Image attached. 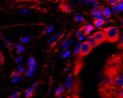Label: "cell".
Masks as SVG:
<instances>
[{
	"mask_svg": "<svg viewBox=\"0 0 123 98\" xmlns=\"http://www.w3.org/2000/svg\"><path fill=\"white\" fill-rule=\"evenodd\" d=\"M104 31L106 40L111 43H116L119 38L120 33L117 27H108L102 29Z\"/></svg>",
	"mask_w": 123,
	"mask_h": 98,
	"instance_id": "cell-1",
	"label": "cell"
},
{
	"mask_svg": "<svg viewBox=\"0 0 123 98\" xmlns=\"http://www.w3.org/2000/svg\"><path fill=\"white\" fill-rule=\"evenodd\" d=\"M92 47L90 43L86 41L81 44L79 56L83 57L88 55L92 50Z\"/></svg>",
	"mask_w": 123,
	"mask_h": 98,
	"instance_id": "cell-2",
	"label": "cell"
},
{
	"mask_svg": "<svg viewBox=\"0 0 123 98\" xmlns=\"http://www.w3.org/2000/svg\"><path fill=\"white\" fill-rule=\"evenodd\" d=\"M92 36L96 39L97 43L99 44L102 43L106 40L104 33L102 31L96 32L92 35Z\"/></svg>",
	"mask_w": 123,
	"mask_h": 98,
	"instance_id": "cell-3",
	"label": "cell"
},
{
	"mask_svg": "<svg viewBox=\"0 0 123 98\" xmlns=\"http://www.w3.org/2000/svg\"><path fill=\"white\" fill-rule=\"evenodd\" d=\"M83 67V59L81 57L79 56L76 60V63L74 68V74L77 75Z\"/></svg>",
	"mask_w": 123,
	"mask_h": 98,
	"instance_id": "cell-4",
	"label": "cell"
},
{
	"mask_svg": "<svg viewBox=\"0 0 123 98\" xmlns=\"http://www.w3.org/2000/svg\"><path fill=\"white\" fill-rule=\"evenodd\" d=\"M72 42V39L68 37L65 38L64 40L62 41V42L60 44V48L63 50H66L68 49V48L70 46V45Z\"/></svg>",
	"mask_w": 123,
	"mask_h": 98,
	"instance_id": "cell-5",
	"label": "cell"
},
{
	"mask_svg": "<svg viewBox=\"0 0 123 98\" xmlns=\"http://www.w3.org/2000/svg\"><path fill=\"white\" fill-rule=\"evenodd\" d=\"M28 65L29 68L33 69L36 71L37 68V64L35 60L33 57H30V58L28 59Z\"/></svg>",
	"mask_w": 123,
	"mask_h": 98,
	"instance_id": "cell-6",
	"label": "cell"
},
{
	"mask_svg": "<svg viewBox=\"0 0 123 98\" xmlns=\"http://www.w3.org/2000/svg\"><path fill=\"white\" fill-rule=\"evenodd\" d=\"M63 35V32L62 31L58 33L55 35L54 36H53L51 39H49L48 42L49 43H54L56 42H57V40H58L59 39H60L61 37H62Z\"/></svg>",
	"mask_w": 123,
	"mask_h": 98,
	"instance_id": "cell-7",
	"label": "cell"
},
{
	"mask_svg": "<svg viewBox=\"0 0 123 98\" xmlns=\"http://www.w3.org/2000/svg\"><path fill=\"white\" fill-rule=\"evenodd\" d=\"M66 87L68 92H71L73 88V77L72 75H69L66 83Z\"/></svg>",
	"mask_w": 123,
	"mask_h": 98,
	"instance_id": "cell-8",
	"label": "cell"
},
{
	"mask_svg": "<svg viewBox=\"0 0 123 98\" xmlns=\"http://www.w3.org/2000/svg\"><path fill=\"white\" fill-rule=\"evenodd\" d=\"M102 14L106 18H109L111 16V12L108 8L103 7L102 8Z\"/></svg>",
	"mask_w": 123,
	"mask_h": 98,
	"instance_id": "cell-9",
	"label": "cell"
},
{
	"mask_svg": "<svg viewBox=\"0 0 123 98\" xmlns=\"http://www.w3.org/2000/svg\"><path fill=\"white\" fill-rule=\"evenodd\" d=\"M87 42L90 43V44L91 45L92 48L96 47L98 46V45H99V44L97 43L96 39H95V38H94V37L92 35L89 36V37L88 38Z\"/></svg>",
	"mask_w": 123,
	"mask_h": 98,
	"instance_id": "cell-10",
	"label": "cell"
},
{
	"mask_svg": "<svg viewBox=\"0 0 123 98\" xmlns=\"http://www.w3.org/2000/svg\"><path fill=\"white\" fill-rule=\"evenodd\" d=\"M61 10L64 12H69L72 11L70 7L67 4H62L60 6Z\"/></svg>",
	"mask_w": 123,
	"mask_h": 98,
	"instance_id": "cell-11",
	"label": "cell"
},
{
	"mask_svg": "<svg viewBox=\"0 0 123 98\" xmlns=\"http://www.w3.org/2000/svg\"><path fill=\"white\" fill-rule=\"evenodd\" d=\"M25 47L21 43H18L15 46V52L16 54H19L20 53L23 52L25 50Z\"/></svg>",
	"mask_w": 123,
	"mask_h": 98,
	"instance_id": "cell-12",
	"label": "cell"
},
{
	"mask_svg": "<svg viewBox=\"0 0 123 98\" xmlns=\"http://www.w3.org/2000/svg\"><path fill=\"white\" fill-rule=\"evenodd\" d=\"M102 8L103 7H95L91 11V14L93 15L102 14Z\"/></svg>",
	"mask_w": 123,
	"mask_h": 98,
	"instance_id": "cell-13",
	"label": "cell"
},
{
	"mask_svg": "<svg viewBox=\"0 0 123 98\" xmlns=\"http://www.w3.org/2000/svg\"><path fill=\"white\" fill-rule=\"evenodd\" d=\"M35 88H34L33 87H30L29 88H28L25 92V96L27 98H30L33 95V92L34 91Z\"/></svg>",
	"mask_w": 123,
	"mask_h": 98,
	"instance_id": "cell-14",
	"label": "cell"
},
{
	"mask_svg": "<svg viewBox=\"0 0 123 98\" xmlns=\"http://www.w3.org/2000/svg\"><path fill=\"white\" fill-rule=\"evenodd\" d=\"M116 98H123V87L117 91H114Z\"/></svg>",
	"mask_w": 123,
	"mask_h": 98,
	"instance_id": "cell-15",
	"label": "cell"
},
{
	"mask_svg": "<svg viewBox=\"0 0 123 98\" xmlns=\"http://www.w3.org/2000/svg\"><path fill=\"white\" fill-rule=\"evenodd\" d=\"M117 48L118 49H123V32H122L119 36V38L118 39V45Z\"/></svg>",
	"mask_w": 123,
	"mask_h": 98,
	"instance_id": "cell-16",
	"label": "cell"
},
{
	"mask_svg": "<svg viewBox=\"0 0 123 98\" xmlns=\"http://www.w3.org/2000/svg\"><path fill=\"white\" fill-rule=\"evenodd\" d=\"M64 92V88L63 85H61L57 88L55 91V96L58 97L61 96V95Z\"/></svg>",
	"mask_w": 123,
	"mask_h": 98,
	"instance_id": "cell-17",
	"label": "cell"
},
{
	"mask_svg": "<svg viewBox=\"0 0 123 98\" xmlns=\"http://www.w3.org/2000/svg\"><path fill=\"white\" fill-rule=\"evenodd\" d=\"M105 22L104 20H101V19H95L93 21V24H95V26L97 27H100L102 25L104 24Z\"/></svg>",
	"mask_w": 123,
	"mask_h": 98,
	"instance_id": "cell-18",
	"label": "cell"
},
{
	"mask_svg": "<svg viewBox=\"0 0 123 98\" xmlns=\"http://www.w3.org/2000/svg\"><path fill=\"white\" fill-rule=\"evenodd\" d=\"M25 68L23 66H22V65H18V66H17V67H16L15 71L20 75L25 72Z\"/></svg>",
	"mask_w": 123,
	"mask_h": 98,
	"instance_id": "cell-19",
	"label": "cell"
},
{
	"mask_svg": "<svg viewBox=\"0 0 123 98\" xmlns=\"http://www.w3.org/2000/svg\"><path fill=\"white\" fill-rule=\"evenodd\" d=\"M35 72V71H34V69L31 68H28V69H27V71L26 72V75L28 77H32V76H33Z\"/></svg>",
	"mask_w": 123,
	"mask_h": 98,
	"instance_id": "cell-20",
	"label": "cell"
},
{
	"mask_svg": "<svg viewBox=\"0 0 123 98\" xmlns=\"http://www.w3.org/2000/svg\"><path fill=\"white\" fill-rule=\"evenodd\" d=\"M121 0H107L108 3L113 6H117Z\"/></svg>",
	"mask_w": 123,
	"mask_h": 98,
	"instance_id": "cell-21",
	"label": "cell"
},
{
	"mask_svg": "<svg viewBox=\"0 0 123 98\" xmlns=\"http://www.w3.org/2000/svg\"><path fill=\"white\" fill-rule=\"evenodd\" d=\"M23 80H24V78L23 77H21L20 76H18L16 77H14L12 80V82L15 83V82H18L22 81Z\"/></svg>",
	"mask_w": 123,
	"mask_h": 98,
	"instance_id": "cell-22",
	"label": "cell"
},
{
	"mask_svg": "<svg viewBox=\"0 0 123 98\" xmlns=\"http://www.w3.org/2000/svg\"><path fill=\"white\" fill-rule=\"evenodd\" d=\"M94 29V27L92 26H91L90 25L89 27H88L87 28L85 29V30L84 31V35H87L90 32H91L92 30H93Z\"/></svg>",
	"mask_w": 123,
	"mask_h": 98,
	"instance_id": "cell-23",
	"label": "cell"
},
{
	"mask_svg": "<svg viewBox=\"0 0 123 98\" xmlns=\"http://www.w3.org/2000/svg\"><path fill=\"white\" fill-rule=\"evenodd\" d=\"M75 20L76 21H78V22H84L85 20L84 18L83 17H82V16L79 14H76L75 15Z\"/></svg>",
	"mask_w": 123,
	"mask_h": 98,
	"instance_id": "cell-24",
	"label": "cell"
},
{
	"mask_svg": "<svg viewBox=\"0 0 123 98\" xmlns=\"http://www.w3.org/2000/svg\"><path fill=\"white\" fill-rule=\"evenodd\" d=\"M30 40V38L29 37L26 36V37H22L21 39H20V41L22 43H27L29 42Z\"/></svg>",
	"mask_w": 123,
	"mask_h": 98,
	"instance_id": "cell-25",
	"label": "cell"
},
{
	"mask_svg": "<svg viewBox=\"0 0 123 98\" xmlns=\"http://www.w3.org/2000/svg\"><path fill=\"white\" fill-rule=\"evenodd\" d=\"M81 44V43H78L77 44V46H76L75 49V50H74V54L75 55L78 54V53H79L80 51Z\"/></svg>",
	"mask_w": 123,
	"mask_h": 98,
	"instance_id": "cell-26",
	"label": "cell"
},
{
	"mask_svg": "<svg viewBox=\"0 0 123 98\" xmlns=\"http://www.w3.org/2000/svg\"><path fill=\"white\" fill-rule=\"evenodd\" d=\"M93 18H95V19H101V20H104V19H105L104 16L103 15V14L93 15Z\"/></svg>",
	"mask_w": 123,
	"mask_h": 98,
	"instance_id": "cell-27",
	"label": "cell"
},
{
	"mask_svg": "<svg viewBox=\"0 0 123 98\" xmlns=\"http://www.w3.org/2000/svg\"><path fill=\"white\" fill-rule=\"evenodd\" d=\"M112 11L115 14H117L121 12V10L119 9V8H118L117 5L113 6L112 8Z\"/></svg>",
	"mask_w": 123,
	"mask_h": 98,
	"instance_id": "cell-28",
	"label": "cell"
},
{
	"mask_svg": "<svg viewBox=\"0 0 123 98\" xmlns=\"http://www.w3.org/2000/svg\"><path fill=\"white\" fill-rule=\"evenodd\" d=\"M20 95V93L18 91H15L12 94L10 98H18Z\"/></svg>",
	"mask_w": 123,
	"mask_h": 98,
	"instance_id": "cell-29",
	"label": "cell"
},
{
	"mask_svg": "<svg viewBox=\"0 0 123 98\" xmlns=\"http://www.w3.org/2000/svg\"><path fill=\"white\" fill-rule=\"evenodd\" d=\"M23 57L22 56H18L15 59V62L17 64H19L22 62Z\"/></svg>",
	"mask_w": 123,
	"mask_h": 98,
	"instance_id": "cell-30",
	"label": "cell"
},
{
	"mask_svg": "<svg viewBox=\"0 0 123 98\" xmlns=\"http://www.w3.org/2000/svg\"><path fill=\"white\" fill-rule=\"evenodd\" d=\"M83 30V29L82 28H81L79 29H78V30L77 31L76 33V37H77V38L80 37V35L81 34Z\"/></svg>",
	"mask_w": 123,
	"mask_h": 98,
	"instance_id": "cell-31",
	"label": "cell"
},
{
	"mask_svg": "<svg viewBox=\"0 0 123 98\" xmlns=\"http://www.w3.org/2000/svg\"><path fill=\"white\" fill-rule=\"evenodd\" d=\"M53 29H54V26L53 25H51L50 27H49V28L46 30V31H45V33L46 34L49 33H50L53 30Z\"/></svg>",
	"mask_w": 123,
	"mask_h": 98,
	"instance_id": "cell-32",
	"label": "cell"
},
{
	"mask_svg": "<svg viewBox=\"0 0 123 98\" xmlns=\"http://www.w3.org/2000/svg\"><path fill=\"white\" fill-rule=\"evenodd\" d=\"M117 6L118 8H119V9L121 10V11L123 10V1H122V0L120 1L119 3H118L117 5Z\"/></svg>",
	"mask_w": 123,
	"mask_h": 98,
	"instance_id": "cell-33",
	"label": "cell"
},
{
	"mask_svg": "<svg viewBox=\"0 0 123 98\" xmlns=\"http://www.w3.org/2000/svg\"><path fill=\"white\" fill-rule=\"evenodd\" d=\"M70 53H71L70 51H67L66 52H64L61 54V57H63V58H67Z\"/></svg>",
	"mask_w": 123,
	"mask_h": 98,
	"instance_id": "cell-34",
	"label": "cell"
},
{
	"mask_svg": "<svg viewBox=\"0 0 123 98\" xmlns=\"http://www.w3.org/2000/svg\"><path fill=\"white\" fill-rule=\"evenodd\" d=\"M7 47H8V48L9 49V50H11L12 49H13L14 48V44L13 43L10 42L9 43H8L7 44Z\"/></svg>",
	"mask_w": 123,
	"mask_h": 98,
	"instance_id": "cell-35",
	"label": "cell"
},
{
	"mask_svg": "<svg viewBox=\"0 0 123 98\" xmlns=\"http://www.w3.org/2000/svg\"><path fill=\"white\" fill-rule=\"evenodd\" d=\"M0 38H1L4 41V42H5V43H6L7 44H8V43H10L9 40H8V39H7L5 38L4 37H3V36H0Z\"/></svg>",
	"mask_w": 123,
	"mask_h": 98,
	"instance_id": "cell-36",
	"label": "cell"
},
{
	"mask_svg": "<svg viewBox=\"0 0 123 98\" xmlns=\"http://www.w3.org/2000/svg\"><path fill=\"white\" fill-rule=\"evenodd\" d=\"M120 62H121V66L123 68V52L120 55Z\"/></svg>",
	"mask_w": 123,
	"mask_h": 98,
	"instance_id": "cell-37",
	"label": "cell"
},
{
	"mask_svg": "<svg viewBox=\"0 0 123 98\" xmlns=\"http://www.w3.org/2000/svg\"><path fill=\"white\" fill-rule=\"evenodd\" d=\"M91 3L92 5H93L94 6H95L96 7H98V2L97 0H92L91 1Z\"/></svg>",
	"mask_w": 123,
	"mask_h": 98,
	"instance_id": "cell-38",
	"label": "cell"
},
{
	"mask_svg": "<svg viewBox=\"0 0 123 98\" xmlns=\"http://www.w3.org/2000/svg\"><path fill=\"white\" fill-rule=\"evenodd\" d=\"M20 76V75L15 70L14 71H13L12 73V76L13 77V78L18 77V76Z\"/></svg>",
	"mask_w": 123,
	"mask_h": 98,
	"instance_id": "cell-39",
	"label": "cell"
},
{
	"mask_svg": "<svg viewBox=\"0 0 123 98\" xmlns=\"http://www.w3.org/2000/svg\"><path fill=\"white\" fill-rule=\"evenodd\" d=\"M4 62V56L2 54H0V63L1 64H3Z\"/></svg>",
	"mask_w": 123,
	"mask_h": 98,
	"instance_id": "cell-40",
	"label": "cell"
},
{
	"mask_svg": "<svg viewBox=\"0 0 123 98\" xmlns=\"http://www.w3.org/2000/svg\"><path fill=\"white\" fill-rule=\"evenodd\" d=\"M21 12H22V13H24V14H28V13H29L30 11L29 10H28V9H25L22 10Z\"/></svg>",
	"mask_w": 123,
	"mask_h": 98,
	"instance_id": "cell-41",
	"label": "cell"
},
{
	"mask_svg": "<svg viewBox=\"0 0 123 98\" xmlns=\"http://www.w3.org/2000/svg\"><path fill=\"white\" fill-rule=\"evenodd\" d=\"M90 26V24L89 23H85V24H84V25L82 27V28L83 29H85L86 28H87L88 27H89Z\"/></svg>",
	"mask_w": 123,
	"mask_h": 98,
	"instance_id": "cell-42",
	"label": "cell"
},
{
	"mask_svg": "<svg viewBox=\"0 0 123 98\" xmlns=\"http://www.w3.org/2000/svg\"><path fill=\"white\" fill-rule=\"evenodd\" d=\"M38 82L36 81V82H34L33 84H32V85L31 86L33 87L34 88H35L38 85Z\"/></svg>",
	"mask_w": 123,
	"mask_h": 98,
	"instance_id": "cell-43",
	"label": "cell"
},
{
	"mask_svg": "<svg viewBox=\"0 0 123 98\" xmlns=\"http://www.w3.org/2000/svg\"><path fill=\"white\" fill-rule=\"evenodd\" d=\"M39 10H40V11H42V12H44L46 11V9H45L44 8H38Z\"/></svg>",
	"mask_w": 123,
	"mask_h": 98,
	"instance_id": "cell-44",
	"label": "cell"
},
{
	"mask_svg": "<svg viewBox=\"0 0 123 98\" xmlns=\"http://www.w3.org/2000/svg\"><path fill=\"white\" fill-rule=\"evenodd\" d=\"M84 38V36H81V37H80V38L79 39V40L80 41V40H83Z\"/></svg>",
	"mask_w": 123,
	"mask_h": 98,
	"instance_id": "cell-45",
	"label": "cell"
},
{
	"mask_svg": "<svg viewBox=\"0 0 123 98\" xmlns=\"http://www.w3.org/2000/svg\"><path fill=\"white\" fill-rule=\"evenodd\" d=\"M112 22H113V20H109V21H108V23H111Z\"/></svg>",
	"mask_w": 123,
	"mask_h": 98,
	"instance_id": "cell-46",
	"label": "cell"
},
{
	"mask_svg": "<svg viewBox=\"0 0 123 98\" xmlns=\"http://www.w3.org/2000/svg\"><path fill=\"white\" fill-rule=\"evenodd\" d=\"M121 24H122V26L123 27V19L122 20V22H121Z\"/></svg>",
	"mask_w": 123,
	"mask_h": 98,
	"instance_id": "cell-47",
	"label": "cell"
},
{
	"mask_svg": "<svg viewBox=\"0 0 123 98\" xmlns=\"http://www.w3.org/2000/svg\"><path fill=\"white\" fill-rule=\"evenodd\" d=\"M13 1H21V0H13Z\"/></svg>",
	"mask_w": 123,
	"mask_h": 98,
	"instance_id": "cell-48",
	"label": "cell"
},
{
	"mask_svg": "<svg viewBox=\"0 0 123 98\" xmlns=\"http://www.w3.org/2000/svg\"><path fill=\"white\" fill-rule=\"evenodd\" d=\"M57 98H62V97H61V96H59V97H57Z\"/></svg>",
	"mask_w": 123,
	"mask_h": 98,
	"instance_id": "cell-49",
	"label": "cell"
},
{
	"mask_svg": "<svg viewBox=\"0 0 123 98\" xmlns=\"http://www.w3.org/2000/svg\"><path fill=\"white\" fill-rule=\"evenodd\" d=\"M2 27V26L1 25V24H0V28H1Z\"/></svg>",
	"mask_w": 123,
	"mask_h": 98,
	"instance_id": "cell-50",
	"label": "cell"
},
{
	"mask_svg": "<svg viewBox=\"0 0 123 98\" xmlns=\"http://www.w3.org/2000/svg\"><path fill=\"white\" fill-rule=\"evenodd\" d=\"M67 98H70V97H67Z\"/></svg>",
	"mask_w": 123,
	"mask_h": 98,
	"instance_id": "cell-51",
	"label": "cell"
},
{
	"mask_svg": "<svg viewBox=\"0 0 123 98\" xmlns=\"http://www.w3.org/2000/svg\"><path fill=\"white\" fill-rule=\"evenodd\" d=\"M104 1H107V0H104Z\"/></svg>",
	"mask_w": 123,
	"mask_h": 98,
	"instance_id": "cell-52",
	"label": "cell"
},
{
	"mask_svg": "<svg viewBox=\"0 0 123 98\" xmlns=\"http://www.w3.org/2000/svg\"><path fill=\"white\" fill-rule=\"evenodd\" d=\"M122 1H123V0H122Z\"/></svg>",
	"mask_w": 123,
	"mask_h": 98,
	"instance_id": "cell-53",
	"label": "cell"
}]
</instances>
